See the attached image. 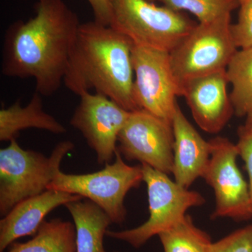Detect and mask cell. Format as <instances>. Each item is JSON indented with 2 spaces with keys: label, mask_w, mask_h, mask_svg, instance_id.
<instances>
[{
  "label": "cell",
  "mask_w": 252,
  "mask_h": 252,
  "mask_svg": "<svg viewBox=\"0 0 252 252\" xmlns=\"http://www.w3.org/2000/svg\"><path fill=\"white\" fill-rule=\"evenodd\" d=\"M74 148L71 141H63L47 157L23 149L13 140L0 149V215L4 217L16 204L48 190L63 159Z\"/></svg>",
  "instance_id": "3"
},
{
  "label": "cell",
  "mask_w": 252,
  "mask_h": 252,
  "mask_svg": "<svg viewBox=\"0 0 252 252\" xmlns=\"http://www.w3.org/2000/svg\"></svg>",
  "instance_id": "27"
},
{
  "label": "cell",
  "mask_w": 252,
  "mask_h": 252,
  "mask_svg": "<svg viewBox=\"0 0 252 252\" xmlns=\"http://www.w3.org/2000/svg\"><path fill=\"white\" fill-rule=\"evenodd\" d=\"M210 252H252V224L212 243Z\"/></svg>",
  "instance_id": "22"
},
{
  "label": "cell",
  "mask_w": 252,
  "mask_h": 252,
  "mask_svg": "<svg viewBox=\"0 0 252 252\" xmlns=\"http://www.w3.org/2000/svg\"><path fill=\"white\" fill-rule=\"evenodd\" d=\"M64 206L75 227L77 252H107L104 239L108 227L113 224L108 215L88 199L74 200Z\"/></svg>",
  "instance_id": "16"
},
{
  "label": "cell",
  "mask_w": 252,
  "mask_h": 252,
  "mask_svg": "<svg viewBox=\"0 0 252 252\" xmlns=\"http://www.w3.org/2000/svg\"><path fill=\"white\" fill-rule=\"evenodd\" d=\"M171 124L174 135L172 175L178 185L189 189L198 178H203L210 161L211 145L189 122L179 104Z\"/></svg>",
  "instance_id": "14"
},
{
  "label": "cell",
  "mask_w": 252,
  "mask_h": 252,
  "mask_svg": "<svg viewBox=\"0 0 252 252\" xmlns=\"http://www.w3.org/2000/svg\"><path fill=\"white\" fill-rule=\"evenodd\" d=\"M94 12V21L110 26L112 20V0H87Z\"/></svg>",
  "instance_id": "24"
},
{
  "label": "cell",
  "mask_w": 252,
  "mask_h": 252,
  "mask_svg": "<svg viewBox=\"0 0 252 252\" xmlns=\"http://www.w3.org/2000/svg\"><path fill=\"white\" fill-rule=\"evenodd\" d=\"M69 123L82 134L94 151L99 165L112 162L117 151L118 138L130 117L123 108L103 94L83 93Z\"/></svg>",
  "instance_id": "11"
},
{
  "label": "cell",
  "mask_w": 252,
  "mask_h": 252,
  "mask_svg": "<svg viewBox=\"0 0 252 252\" xmlns=\"http://www.w3.org/2000/svg\"><path fill=\"white\" fill-rule=\"evenodd\" d=\"M6 252H77L74 223L59 218L45 220L31 240L15 242Z\"/></svg>",
  "instance_id": "17"
},
{
  "label": "cell",
  "mask_w": 252,
  "mask_h": 252,
  "mask_svg": "<svg viewBox=\"0 0 252 252\" xmlns=\"http://www.w3.org/2000/svg\"><path fill=\"white\" fill-rule=\"evenodd\" d=\"M211 156L203 178L214 190L215 208L212 220L229 218L236 221L252 219L248 182L237 164L238 146L226 137L210 140Z\"/></svg>",
  "instance_id": "9"
},
{
  "label": "cell",
  "mask_w": 252,
  "mask_h": 252,
  "mask_svg": "<svg viewBox=\"0 0 252 252\" xmlns=\"http://www.w3.org/2000/svg\"><path fill=\"white\" fill-rule=\"evenodd\" d=\"M143 182L142 165H130L117 151L115 160L102 170L86 174H67L60 170L48 189L77 195L94 202L108 215L114 224L121 225L127 217L124 202L131 189Z\"/></svg>",
  "instance_id": "6"
},
{
  "label": "cell",
  "mask_w": 252,
  "mask_h": 252,
  "mask_svg": "<svg viewBox=\"0 0 252 252\" xmlns=\"http://www.w3.org/2000/svg\"><path fill=\"white\" fill-rule=\"evenodd\" d=\"M231 14L198 23L170 53L181 87L185 81L224 70L238 49L231 32Z\"/></svg>",
  "instance_id": "7"
},
{
  "label": "cell",
  "mask_w": 252,
  "mask_h": 252,
  "mask_svg": "<svg viewBox=\"0 0 252 252\" xmlns=\"http://www.w3.org/2000/svg\"><path fill=\"white\" fill-rule=\"evenodd\" d=\"M164 6L174 11H188L198 23H207L238 9V0H162Z\"/></svg>",
  "instance_id": "20"
},
{
  "label": "cell",
  "mask_w": 252,
  "mask_h": 252,
  "mask_svg": "<svg viewBox=\"0 0 252 252\" xmlns=\"http://www.w3.org/2000/svg\"><path fill=\"white\" fill-rule=\"evenodd\" d=\"M231 32L238 49L252 47V0H240L238 20L231 25Z\"/></svg>",
  "instance_id": "21"
},
{
  "label": "cell",
  "mask_w": 252,
  "mask_h": 252,
  "mask_svg": "<svg viewBox=\"0 0 252 252\" xmlns=\"http://www.w3.org/2000/svg\"><path fill=\"white\" fill-rule=\"evenodd\" d=\"M132 41L109 26L81 23L73 44L64 85L73 94L94 89L123 108L139 110L133 97Z\"/></svg>",
  "instance_id": "2"
},
{
  "label": "cell",
  "mask_w": 252,
  "mask_h": 252,
  "mask_svg": "<svg viewBox=\"0 0 252 252\" xmlns=\"http://www.w3.org/2000/svg\"><path fill=\"white\" fill-rule=\"evenodd\" d=\"M238 135L250 136L252 137V113L246 117L244 125L239 127Z\"/></svg>",
  "instance_id": "25"
},
{
  "label": "cell",
  "mask_w": 252,
  "mask_h": 252,
  "mask_svg": "<svg viewBox=\"0 0 252 252\" xmlns=\"http://www.w3.org/2000/svg\"><path fill=\"white\" fill-rule=\"evenodd\" d=\"M28 128L44 130L56 135L66 132L65 127L44 110L41 95L36 92L25 107L18 100L7 108L2 107L0 110L1 142L16 140L21 131Z\"/></svg>",
  "instance_id": "15"
},
{
  "label": "cell",
  "mask_w": 252,
  "mask_h": 252,
  "mask_svg": "<svg viewBox=\"0 0 252 252\" xmlns=\"http://www.w3.org/2000/svg\"><path fill=\"white\" fill-rule=\"evenodd\" d=\"M158 236L164 252H210L213 243L210 235L197 227L189 215Z\"/></svg>",
  "instance_id": "19"
},
{
  "label": "cell",
  "mask_w": 252,
  "mask_h": 252,
  "mask_svg": "<svg viewBox=\"0 0 252 252\" xmlns=\"http://www.w3.org/2000/svg\"><path fill=\"white\" fill-rule=\"evenodd\" d=\"M141 165L148 195V220L131 229L107 232L109 238L124 242L135 249L142 248L153 237L180 223L189 209L206 203L198 191L182 187L167 174L149 165Z\"/></svg>",
  "instance_id": "5"
},
{
  "label": "cell",
  "mask_w": 252,
  "mask_h": 252,
  "mask_svg": "<svg viewBox=\"0 0 252 252\" xmlns=\"http://www.w3.org/2000/svg\"><path fill=\"white\" fill-rule=\"evenodd\" d=\"M84 198L61 190L48 189L22 200L0 220V252H4L18 239L33 236L46 217L61 205Z\"/></svg>",
  "instance_id": "13"
},
{
  "label": "cell",
  "mask_w": 252,
  "mask_h": 252,
  "mask_svg": "<svg viewBox=\"0 0 252 252\" xmlns=\"http://www.w3.org/2000/svg\"><path fill=\"white\" fill-rule=\"evenodd\" d=\"M196 24L182 12L147 0H112L109 26L134 46L170 53Z\"/></svg>",
  "instance_id": "4"
},
{
  "label": "cell",
  "mask_w": 252,
  "mask_h": 252,
  "mask_svg": "<svg viewBox=\"0 0 252 252\" xmlns=\"http://www.w3.org/2000/svg\"><path fill=\"white\" fill-rule=\"evenodd\" d=\"M132 58L137 108L171 124L182 87L172 69L170 53L134 46Z\"/></svg>",
  "instance_id": "8"
},
{
  "label": "cell",
  "mask_w": 252,
  "mask_h": 252,
  "mask_svg": "<svg viewBox=\"0 0 252 252\" xmlns=\"http://www.w3.org/2000/svg\"><path fill=\"white\" fill-rule=\"evenodd\" d=\"M224 70L194 78L182 84V96L197 126L207 133L217 134L235 115L228 93Z\"/></svg>",
  "instance_id": "12"
},
{
  "label": "cell",
  "mask_w": 252,
  "mask_h": 252,
  "mask_svg": "<svg viewBox=\"0 0 252 252\" xmlns=\"http://www.w3.org/2000/svg\"><path fill=\"white\" fill-rule=\"evenodd\" d=\"M172 124L139 109L130 113L118 138L117 151L127 160H137L170 175L173 168Z\"/></svg>",
  "instance_id": "10"
},
{
  "label": "cell",
  "mask_w": 252,
  "mask_h": 252,
  "mask_svg": "<svg viewBox=\"0 0 252 252\" xmlns=\"http://www.w3.org/2000/svg\"><path fill=\"white\" fill-rule=\"evenodd\" d=\"M147 1H150V2L155 3L156 1H160V2H161L162 0H147Z\"/></svg>",
  "instance_id": "26"
},
{
  "label": "cell",
  "mask_w": 252,
  "mask_h": 252,
  "mask_svg": "<svg viewBox=\"0 0 252 252\" xmlns=\"http://www.w3.org/2000/svg\"><path fill=\"white\" fill-rule=\"evenodd\" d=\"M238 1H239V2H240V0H238Z\"/></svg>",
  "instance_id": "28"
},
{
  "label": "cell",
  "mask_w": 252,
  "mask_h": 252,
  "mask_svg": "<svg viewBox=\"0 0 252 252\" xmlns=\"http://www.w3.org/2000/svg\"><path fill=\"white\" fill-rule=\"evenodd\" d=\"M34 11L32 18L6 31L1 73L34 79L36 92L51 96L62 85L81 23L64 0H37Z\"/></svg>",
  "instance_id": "1"
},
{
  "label": "cell",
  "mask_w": 252,
  "mask_h": 252,
  "mask_svg": "<svg viewBox=\"0 0 252 252\" xmlns=\"http://www.w3.org/2000/svg\"><path fill=\"white\" fill-rule=\"evenodd\" d=\"M225 72L235 115L246 118L252 113V47L238 49Z\"/></svg>",
  "instance_id": "18"
},
{
  "label": "cell",
  "mask_w": 252,
  "mask_h": 252,
  "mask_svg": "<svg viewBox=\"0 0 252 252\" xmlns=\"http://www.w3.org/2000/svg\"><path fill=\"white\" fill-rule=\"evenodd\" d=\"M237 142L240 157L245 162V168L249 177V191L252 208V137L250 136L238 135Z\"/></svg>",
  "instance_id": "23"
}]
</instances>
